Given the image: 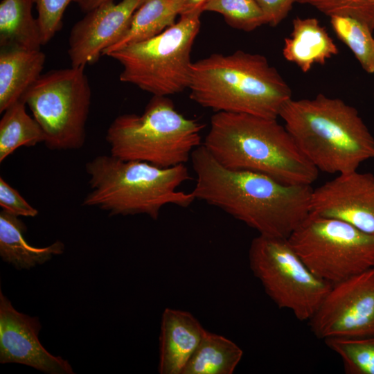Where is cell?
Masks as SVG:
<instances>
[{
    "label": "cell",
    "mask_w": 374,
    "mask_h": 374,
    "mask_svg": "<svg viewBox=\"0 0 374 374\" xmlns=\"http://www.w3.org/2000/svg\"><path fill=\"white\" fill-rule=\"evenodd\" d=\"M262 10L266 24L278 25L288 15L294 4L292 0H256Z\"/></svg>",
    "instance_id": "obj_29"
},
{
    "label": "cell",
    "mask_w": 374,
    "mask_h": 374,
    "mask_svg": "<svg viewBox=\"0 0 374 374\" xmlns=\"http://www.w3.org/2000/svg\"><path fill=\"white\" fill-rule=\"evenodd\" d=\"M368 3L374 8V0H366Z\"/></svg>",
    "instance_id": "obj_32"
},
{
    "label": "cell",
    "mask_w": 374,
    "mask_h": 374,
    "mask_svg": "<svg viewBox=\"0 0 374 374\" xmlns=\"http://www.w3.org/2000/svg\"><path fill=\"white\" fill-rule=\"evenodd\" d=\"M145 0H108L77 21L69 37L68 54L72 66L96 63L103 51L117 42L129 28L134 12Z\"/></svg>",
    "instance_id": "obj_13"
},
{
    "label": "cell",
    "mask_w": 374,
    "mask_h": 374,
    "mask_svg": "<svg viewBox=\"0 0 374 374\" xmlns=\"http://www.w3.org/2000/svg\"><path fill=\"white\" fill-rule=\"evenodd\" d=\"M206 332L190 312L166 308L161 323L159 373L182 374Z\"/></svg>",
    "instance_id": "obj_15"
},
{
    "label": "cell",
    "mask_w": 374,
    "mask_h": 374,
    "mask_svg": "<svg viewBox=\"0 0 374 374\" xmlns=\"http://www.w3.org/2000/svg\"><path fill=\"white\" fill-rule=\"evenodd\" d=\"M85 171L90 190L82 205L98 207L109 215L145 214L156 220L164 206L186 208L195 199L192 192L177 189L190 179L185 164L160 168L99 155L86 163Z\"/></svg>",
    "instance_id": "obj_5"
},
{
    "label": "cell",
    "mask_w": 374,
    "mask_h": 374,
    "mask_svg": "<svg viewBox=\"0 0 374 374\" xmlns=\"http://www.w3.org/2000/svg\"><path fill=\"white\" fill-rule=\"evenodd\" d=\"M77 0H34L42 45L48 43L62 26V17L71 2Z\"/></svg>",
    "instance_id": "obj_27"
},
{
    "label": "cell",
    "mask_w": 374,
    "mask_h": 374,
    "mask_svg": "<svg viewBox=\"0 0 374 374\" xmlns=\"http://www.w3.org/2000/svg\"><path fill=\"white\" fill-rule=\"evenodd\" d=\"M330 24L337 36L352 51L364 70L374 73L373 30L365 23L349 15H332Z\"/></svg>",
    "instance_id": "obj_23"
},
{
    "label": "cell",
    "mask_w": 374,
    "mask_h": 374,
    "mask_svg": "<svg viewBox=\"0 0 374 374\" xmlns=\"http://www.w3.org/2000/svg\"><path fill=\"white\" fill-rule=\"evenodd\" d=\"M204 125L178 112L168 96H153L143 113L124 114L109 126L110 154L160 168L185 164L201 145Z\"/></svg>",
    "instance_id": "obj_6"
},
{
    "label": "cell",
    "mask_w": 374,
    "mask_h": 374,
    "mask_svg": "<svg viewBox=\"0 0 374 374\" xmlns=\"http://www.w3.org/2000/svg\"><path fill=\"white\" fill-rule=\"evenodd\" d=\"M339 50L324 27L316 18L296 17L292 31L285 39L283 55L305 73L314 64H324Z\"/></svg>",
    "instance_id": "obj_17"
},
{
    "label": "cell",
    "mask_w": 374,
    "mask_h": 374,
    "mask_svg": "<svg viewBox=\"0 0 374 374\" xmlns=\"http://www.w3.org/2000/svg\"><path fill=\"white\" fill-rule=\"evenodd\" d=\"M34 0H2L0 3V46L40 49L42 45Z\"/></svg>",
    "instance_id": "obj_20"
},
{
    "label": "cell",
    "mask_w": 374,
    "mask_h": 374,
    "mask_svg": "<svg viewBox=\"0 0 374 374\" xmlns=\"http://www.w3.org/2000/svg\"><path fill=\"white\" fill-rule=\"evenodd\" d=\"M184 12L181 0H145L134 12L129 28L113 45L106 48L103 55L127 45L153 37L176 23Z\"/></svg>",
    "instance_id": "obj_19"
},
{
    "label": "cell",
    "mask_w": 374,
    "mask_h": 374,
    "mask_svg": "<svg viewBox=\"0 0 374 374\" xmlns=\"http://www.w3.org/2000/svg\"><path fill=\"white\" fill-rule=\"evenodd\" d=\"M337 354L347 374H374V335L324 339Z\"/></svg>",
    "instance_id": "obj_24"
},
{
    "label": "cell",
    "mask_w": 374,
    "mask_h": 374,
    "mask_svg": "<svg viewBox=\"0 0 374 374\" xmlns=\"http://www.w3.org/2000/svg\"><path fill=\"white\" fill-rule=\"evenodd\" d=\"M45 60L40 49L1 48L0 113L21 100L39 78Z\"/></svg>",
    "instance_id": "obj_16"
},
{
    "label": "cell",
    "mask_w": 374,
    "mask_h": 374,
    "mask_svg": "<svg viewBox=\"0 0 374 374\" xmlns=\"http://www.w3.org/2000/svg\"><path fill=\"white\" fill-rule=\"evenodd\" d=\"M242 355L235 343L206 331L182 374H232Z\"/></svg>",
    "instance_id": "obj_21"
},
{
    "label": "cell",
    "mask_w": 374,
    "mask_h": 374,
    "mask_svg": "<svg viewBox=\"0 0 374 374\" xmlns=\"http://www.w3.org/2000/svg\"><path fill=\"white\" fill-rule=\"evenodd\" d=\"M226 168L258 172L289 184L311 185L319 170L277 118L220 112L203 144Z\"/></svg>",
    "instance_id": "obj_2"
},
{
    "label": "cell",
    "mask_w": 374,
    "mask_h": 374,
    "mask_svg": "<svg viewBox=\"0 0 374 374\" xmlns=\"http://www.w3.org/2000/svg\"><path fill=\"white\" fill-rule=\"evenodd\" d=\"M184 5L182 15L203 12V7L207 0H181ZM181 16V15H180Z\"/></svg>",
    "instance_id": "obj_30"
},
{
    "label": "cell",
    "mask_w": 374,
    "mask_h": 374,
    "mask_svg": "<svg viewBox=\"0 0 374 374\" xmlns=\"http://www.w3.org/2000/svg\"><path fill=\"white\" fill-rule=\"evenodd\" d=\"M221 14L231 27L251 32L266 24L262 10L256 0H207L203 12Z\"/></svg>",
    "instance_id": "obj_25"
},
{
    "label": "cell",
    "mask_w": 374,
    "mask_h": 374,
    "mask_svg": "<svg viewBox=\"0 0 374 374\" xmlns=\"http://www.w3.org/2000/svg\"><path fill=\"white\" fill-rule=\"evenodd\" d=\"M288 240L308 268L333 285L374 267V234L310 214Z\"/></svg>",
    "instance_id": "obj_9"
},
{
    "label": "cell",
    "mask_w": 374,
    "mask_h": 374,
    "mask_svg": "<svg viewBox=\"0 0 374 374\" xmlns=\"http://www.w3.org/2000/svg\"><path fill=\"white\" fill-rule=\"evenodd\" d=\"M84 68L71 66L42 74L21 98L40 125L48 149L78 150L84 143L91 100Z\"/></svg>",
    "instance_id": "obj_8"
},
{
    "label": "cell",
    "mask_w": 374,
    "mask_h": 374,
    "mask_svg": "<svg viewBox=\"0 0 374 374\" xmlns=\"http://www.w3.org/2000/svg\"><path fill=\"white\" fill-rule=\"evenodd\" d=\"M190 160L197 176L195 199L221 208L259 235L288 238L310 214L311 185L226 168L204 145L192 152Z\"/></svg>",
    "instance_id": "obj_1"
},
{
    "label": "cell",
    "mask_w": 374,
    "mask_h": 374,
    "mask_svg": "<svg viewBox=\"0 0 374 374\" xmlns=\"http://www.w3.org/2000/svg\"><path fill=\"white\" fill-rule=\"evenodd\" d=\"M3 113L0 121L1 163L21 146L32 147L44 142L40 125L28 114L26 104L21 99Z\"/></svg>",
    "instance_id": "obj_22"
},
{
    "label": "cell",
    "mask_w": 374,
    "mask_h": 374,
    "mask_svg": "<svg viewBox=\"0 0 374 374\" xmlns=\"http://www.w3.org/2000/svg\"><path fill=\"white\" fill-rule=\"evenodd\" d=\"M308 321L323 340L374 335V267L332 285Z\"/></svg>",
    "instance_id": "obj_11"
},
{
    "label": "cell",
    "mask_w": 374,
    "mask_h": 374,
    "mask_svg": "<svg viewBox=\"0 0 374 374\" xmlns=\"http://www.w3.org/2000/svg\"><path fill=\"white\" fill-rule=\"evenodd\" d=\"M0 206L5 211L15 216L35 217L38 211L32 206L5 179L0 177Z\"/></svg>",
    "instance_id": "obj_28"
},
{
    "label": "cell",
    "mask_w": 374,
    "mask_h": 374,
    "mask_svg": "<svg viewBox=\"0 0 374 374\" xmlns=\"http://www.w3.org/2000/svg\"><path fill=\"white\" fill-rule=\"evenodd\" d=\"M249 260L274 303L301 321L312 317L332 286L308 268L288 238L259 235L251 243Z\"/></svg>",
    "instance_id": "obj_10"
},
{
    "label": "cell",
    "mask_w": 374,
    "mask_h": 374,
    "mask_svg": "<svg viewBox=\"0 0 374 374\" xmlns=\"http://www.w3.org/2000/svg\"><path fill=\"white\" fill-rule=\"evenodd\" d=\"M293 3L309 4L328 16L349 15L374 30V8L366 0H292Z\"/></svg>",
    "instance_id": "obj_26"
},
{
    "label": "cell",
    "mask_w": 374,
    "mask_h": 374,
    "mask_svg": "<svg viewBox=\"0 0 374 374\" xmlns=\"http://www.w3.org/2000/svg\"><path fill=\"white\" fill-rule=\"evenodd\" d=\"M310 214L347 222L374 234V175L339 174L313 189Z\"/></svg>",
    "instance_id": "obj_12"
},
{
    "label": "cell",
    "mask_w": 374,
    "mask_h": 374,
    "mask_svg": "<svg viewBox=\"0 0 374 374\" xmlns=\"http://www.w3.org/2000/svg\"><path fill=\"white\" fill-rule=\"evenodd\" d=\"M279 117L319 171L349 173L374 159V137L357 110L340 98L321 93L312 99L291 98Z\"/></svg>",
    "instance_id": "obj_4"
},
{
    "label": "cell",
    "mask_w": 374,
    "mask_h": 374,
    "mask_svg": "<svg viewBox=\"0 0 374 374\" xmlns=\"http://www.w3.org/2000/svg\"><path fill=\"white\" fill-rule=\"evenodd\" d=\"M26 226L17 216L5 211L0 213V256L17 269H30L62 254L64 244L57 240L45 247H35L24 238Z\"/></svg>",
    "instance_id": "obj_18"
},
{
    "label": "cell",
    "mask_w": 374,
    "mask_h": 374,
    "mask_svg": "<svg viewBox=\"0 0 374 374\" xmlns=\"http://www.w3.org/2000/svg\"><path fill=\"white\" fill-rule=\"evenodd\" d=\"M108 0H77L80 8L87 12Z\"/></svg>",
    "instance_id": "obj_31"
},
{
    "label": "cell",
    "mask_w": 374,
    "mask_h": 374,
    "mask_svg": "<svg viewBox=\"0 0 374 374\" xmlns=\"http://www.w3.org/2000/svg\"><path fill=\"white\" fill-rule=\"evenodd\" d=\"M200 15H182L160 34L109 53L123 67L120 80L153 96H168L188 89L190 53L199 32Z\"/></svg>",
    "instance_id": "obj_7"
},
{
    "label": "cell",
    "mask_w": 374,
    "mask_h": 374,
    "mask_svg": "<svg viewBox=\"0 0 374 374\" xmlns=\"http://www.w3.org/2000/svg\"><path fill=\"white\" fill-rule=\"evenodd\" d=\"M37 317L17 311L0 292V362L19 363L50 374L73 373L69 363L49 353L38 339Z\"/></svg>",
    "instance_id": "obj_14"
},
{
    "label": "cell",
    "mask_w": 374,
    "mask_h": 374,
    "mask_svg": "<svg viewBox=\"0 0 374 374\" xmlns=\"http://www.w3.org/2000/svg\"><path fill=\"white\" fill-rule=\"evenodd\" d=\"M191 70L190 98L215 112L277 118L292 98L289 85L260 54L213 53L193 62Z\"/></svg>",
    "instance_id": "obj_3"
}]
</instances>
